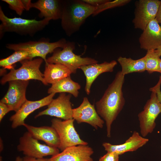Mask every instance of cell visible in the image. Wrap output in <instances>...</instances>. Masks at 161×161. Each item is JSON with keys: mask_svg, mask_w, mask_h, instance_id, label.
Segmentation results:
<instances>
[{"mask_svg": "<svg viewBox=\"0 0 161 161\" xmlns=\"http://www.w3.org/2000/svg\"><path fill=\"white\" fill-rule=\"evenodd\" d=\"M124 76L120 71L118 72L101 98L95 103L97 113L106 122L108 137L111 136L112 124L125 105V101L122 90Z\"/></svg>", "mask_w": 161, "mask_h": 161, "instance_id": "obj_1", "label": "cell"}, {"mask_svg": "<svg viewBox=\"0 0 161 161\" xmlns=\"http://www.w3.org/2000/svg\"><path fill=\"white\" fill-rule=\"evenodd\" d=\"M97 7L82 0H63L61 26L68 36L78 30L86 19L93 15Z\"/></svg>", "mask_w": 161, "mask_h": 161, "instance_id": "obj_2", "label": "cell"}, {"mask_svg": "<svg viewBox=\"0 0 161 161\" xmlns=\"http://www.w3.org/2000/svg\"><path fill=\"white\" fill-rule=\"evenodd\" d=\"M0 37L6 32H13L22 35L32 36L43 30L49 24L50 19L44 18L38 21L20 17L10 18L7 16L0 6Z\"/></svg>", "mask_w": 161, "mask_h": 161, "instance_id": "obj_3", "label": "cell"}, {"mask_svg": "<svg viewBox=\"0 0 161 161\" xmlns=\"http://www.w3.org/2000/svg\"><path fill=\"white\" fill-rule=\"evenodd\" d=\"M75 43L67 41L62 49H56L52 56L47 59L45 62L58 63L67 67L72 73H75L82 66L97 63L95 59L89 57L83 58L74 53Z\"/></svg>", "mask_w": 161, "mask_h": 161, "instance_id": "obj_4", "label": "cell"}, {"mask_svg": "<svg viewBox=\"0 0 161 161\" xmlns=\"http://www.w3.org/2000/svg\"><path fill=\"white\" fill-rule=\"evenodd\" d=\"M43 60V59L39 58L21 61V66L18 69L10 70V72L4 75L1 80V84L4 85L7 82L14 80L34 79L41 81L44 85H47L44 80L43 74L40 70Z\"/></svg>", "mask_w": 161, "mask_h": 161, "instance_id": "obj_5", "label": "cell"}, {"mask_svg": "<svg viewBox=\"0 0 161 161\" xmlns=\"http://www.w3.org/2000/svg\"><path fill=\"white\" fill-rule=\"evenodd\" d=\"M67 42L66 40L63 38L53 42L42 40L17 44H6V47L9 49L14 51L21 50L28 51L32 54L34 58L40 57L46 62L47 54L53 52L58 48L63 49Z\"/></svg>", "mask_w": 161, "mask_h": 161, "instance_id": "obj_6", "label": "cell"}, {"mask_svg": "<svg viewBox=\"0 0 161 161\" xmlns=\"http://www.w3.org/2000/svg\"><path fill=\"white\" fill-rule=\"evenodd\" d=\"M150 98L145 104L143 110L138 115L141 135L145 137L151 133L156 126L155 120L161 113V103L155 91H151Z\"/></svg>", "mask_w": 161, "mask_h": 161, "instance_id": "obj_7", "label": "cell"}, {"mask_svg": "<svg viewBox=\"0 0 161 161\" xmlns=\"http://www.w3.org/2000/svg\"><path fill=\"white\" fill-rule=\"evenodd\" d=\"M73 119L62 121L55 118L51 120V126L58 133L60 140L58 149L62 151L66 148L78 145H87L88 143L80 137L74 126Z\"/></svg>", "mask_w": 161, "mask_h": 161, "instance_id": "obj_8", "label": "cell"}, {"mask_svg": "<svg viewBox=\"0 0 161 161\" xmlns=\"http://www.w3.org/2000/svg\"><path fill=\"white\" fill-rule=\"evenodd\" d=\"M17 149L25 156L35 158L52 156L59 153L58 148L40 143L27 131L19 138Z\"/></svg>", "mask_w": 161, "mask_h": 161, "instance_id": "obj_9", "label": "cell"}, {"mask_svg": "<svg viewBox=\"0 0 161 161\" xmlns=\"http://www.w3.org/2000/svg\"><path fill=\"white\" fill-rule=\"evenodd\" d=\"M158 0H140L136 4L134 27L143 30L148 24L155 18L160 4Z\"/></svg>", "mask_w": 161, "mask_h": 161, "instance_id": "obj_10", "label": "cell"}, {"mask_svg": "<svg viewBox=\"0 0 161 161\" xmlns=\"http://www.w3.org/2000/svg\"><path fill=\"white\" fill-rule=\"evenodd\" d=\"M71 97V94L60 93L58 97L52 99L46 109L39 112L35 118L47 115L64 120L73 119V109L70 101Z\"/></svg>", "mask_w": 161, "mask_h": 161, "instance_id": "obj_11", "label": "cell"}, {"mask_svg": "<svg viewBox=\"0 0 161 161\" xmlns=\"http://www.w3.org/2000/svg\"><path fill=\"white\" fill-rule=\"evenodd\" d=\"M29 82V80H21L9 81L8 91L0 102L8 105L12 111H17L27 100L26 92Z\"/></svg>", "mask_w": 161, "mask_h": 161, "instance_id": "obj_12", "label": "cell"}, {"mask_svg": "<svg viewBox=\"0 0 161 161\" xmlns=\"http://www.w3.org/2000/svg\"><path fill=\"white\" fill-rule=\"evenodd\" d=\"M72 117L78 123H85L89 124L95 129L102 128L104 123L97 113L94 104L84 97L82 103L78 107L73 109Z\"/></svg>", "mask_w": 161, "mask_h": 161, "instance_id": "obj_13", "label": "cell"}, {"mask_svg": "<svg viewBox=\"0 0 161 161\" xmlns=\"http://www.w3.org/2000/svg\"><path fill=\"white\" fill-rule=\"evenodd\" d=\"M55 93H52L40 100L30 101L27 100L19 109L10 118L13 129L23 126L28 116L35 110L45 106H48L53 99Z\"/></svg>", "mask_w": 161, "mask_h": 161, "instance_id": "obj_14", "label": "cell"}, {"mask_svg": "<svg viewBox=\"0 0 161 161\" xmlns=\"http://www.w3.org/2000/svg\"><path fill=\"white\" fill-rule=\"evenodd\" d=\"M94 151L87 145H80L68 147L61 153L52 156L49 161H93Z\"/></svg>", "mask_w": 161, "mask_h": 161, "instance_id": "obj_15", "label": "cell"}, {"mask_svg": "<svg viewBox=\"0 0 161 161\" xmlns=\"http://www.w3.org/2000/svg\"><path fill=\"white\" fill-rule=\"evenodd\" d=\"M139 38L140 47L147 51L156 50L161 46V25L155 18L147 25Z\"/></svg>", "mask_w": 161, "mask_h": 161, "instance_id": "obj_16", "label": "cell"}, {"mask_svg": "<svg viewBox=\"0 0 161 161\" xmlns=\"http://www.w3.org/2000/svg\"><path fill=\"white\" fill-rule=\"evenodd\" d=\"M117 64L116 61L113 60L110 62L105 61L100 64L97 63L83 65L79 68L86 77L85 91L87 95L90 94L91 86L97 77L104 72H112Z\"/></svg>", "mask_w": 161, "mask_h": 161, "instance_id": "obj_17", "label": "cell"}, {"mask_svg": "<svg viewBox=\"0 0 161 161\" xmlns=\"http://www.w3.org/2000/svg\"><path fill=\"white\" fill-rule=\"evenodd\" d=\"M148 141V139L143 137L138 132L134 131L132 135L123 144L115 145L104 142L102 145L107 152H114L120 155L127 152L136 151L146 144Z\"/></svg>", "mask_w": 161, "mask_h": 161, "instance_id": "obj_18", "label": "cell"}, {"mask_svg": "<svg viewBox=\"0 0 161 161\" xmlns=\"http://www.w3.org/2000/svg\"><path fill=\"white\" fill-rule=\"evenodd\" d=\"M23 126L34 138L44 141L50 146L58 148L60 143L59 137L52 126L35 127L25 123Z\"/></svg>", "mask_w": 161, "mask_h": 161, "instance_id": "obj_19", "label": "cell"}, {"mask_svg": "<svg viewBox=\"0 0 161 161\" xmlns=\"http://www.w3.org/2000/svg\"><path fill=\"white\" fill-rule=\"evenodd\" d=\"M31 8L39 10L40 18L51 20L61 19L63 9V0H39L31 3Z\"/></svg>", "mask_w": 161, "mask_h": 161, "instance_id": "obj_20", "label": "cell"}, {"mask_svg": "<svg viewBox=\"0 0 161 161\" xmlns=\"http://www.w3.org/2000/svg\"><path fill=\"white\" fill-rule=\"evenodd\" d=\"M43 74L46 83L55 84L61 80L70 76L72 73L66 66L60 64L46 63Z\"/></svg>", "mask_w": 161, "mask_h": 161, "instance_id": "obj_21", "label": "cell"}, {"mask_svg": "<svg viewBox=\"0 0 161 161\" xmlns=\"http://www.w3.org/2000/svg\"><path fill=\"white\" fill-rule=\"evenodd\" d=\"M81 86L78 83L73 81L70 76L65 78L56 83L52 84L49 89L48 93H69L75 97H78Z\"/></svg>", "mask_w": 161, "mask_h": 161, "instance_id": "obj_22", "label": "cell"}, {"mask_svg": "<svg viewBox=\"0 0 161 161\" xmlns=\"http://www.w3.org/2000/svg\"><path fill=\"white\" fill-rule=\"evenodd\" d=\"M117 61L121 67V72L124 76L134 72H141L146 71L144 56L136 60L120 56Z\"/></svg>", "mask_w": 161, "mask_h": 161, "instance_id": "obj_23", "label": "cell"}, {"mask_svg": "<svg viewBox=\"0 0 161 161\" xmlns=\"http://www.w3.org/2000/svg\"><path fill=\"white\" fill-rule=\"evenodd\" d=\"M34 58L32 54L27 51L18 50L8 57L0 61V66L4 69H12L16 63L25 60H32Z\"/></svg>", "mask_w": 161, "mask_h": 161, "instance_id": "obj_24", "label": "cell"}, {"mask_svg": "<svg viewBox=\"0 0 161 161\" xmlns=\"http://www.w3.org/2000/svg\"><path fill=\"white\" fill-rule=\"evenodd\" d=\"M145 60V70L149 74L154 72H160V56L155 50L147 51L144 56Z\"/></svg>", "mask_w": 161, "mask_h": 161, "instance_id": "obj_25", "label": "cell"}, {"mask_svg": "<svg viewBox=\"0 0 161 161\" xmlns=\"http://www.w3.org/2000/svg\"><path fill=\"white\" fill-rule=\"evenodd\" d=\"M130 1L129 0H115L112 1L109 0L97 7L92 15L95 16L106 10L123 6L128 3Z\"/></svg>", "mask_w": 161, "mask_h": 161, "instance_id": "obj_26", "label": "cell"}, {"mask_svg": "<svg viewBox=\"0 0 161 161\" xmlns=\"http://www.w3.org/2000/svg\"><path fill=\"white\" fill-rule=\"evenodd\" d=\"M9 5V7L15 11L16 14L21 16L25 10L21 0H2Z\"/></svg>", "mask_w": 161, "mask_h": 161, "instance_id": "obj_27", "label": "cell"}, {"mask_svg": "<svg viewBox=\"0 0 161 161\" xmlns=\"http://www.w3.org/2000/svg\"><path fill=\"white\" fill-rule=\"evenodd\" d=\"M119 155L114 152H107L100 158L99 161H119Z\"/></svg>", "mask_w": 161, "mask_h": 161, "instance_id": "obj_28", "label": "cell"}, {"mask_svg": "<svg viewBox=\"0 0 161 161\" xmlns=\"http://www.w3.org/2000/svg\"><path fill=\"white\" fill-rule=\"evenodd\" d=\"M12 111V109L6 104L0 102V122L5 115L8 112Z\"/></svg>", "mask_w": 161, "mask_h": 161, "instance_id": "obj_29", "label": "cell"}, {"mask_svg": "<svg viewBox=\"0 0 161 161\" xmlns=\"http://www.w3.org/2000/svg\"><path fill=\"white\" fill-rule=\"evenodd\" d=\"M161 84V76H160L159 80L157 84L154 87L150 88V91H154L156 94L157 97L159 101L161 103V91L160 86Z\"/></svg>", "mask_w": 161, "mask_h": 161, "instance_id": "obj_30", "label": "cell"}, {"mask_svg": "<svg viewBox=\"0 0 161 161\" xmlns=\"http://www.w3.org/2000/svg\"><path fill=\"white\" fill-rule=\"evenodd\" d=\"M85 3L92 6L97 7L109 0H82Z\"/></svg>", "mask_w": 161, "mask_h": 161, "instance_id": "obj_31", "label": "cell"}, {"mask_svg": "<svg viewBox=\"0 0 161 161\" xmlns=\"http://www.w3.org/2000/svg\"><path fill=\"white\" fill-rule=\"evenodd\" d=\"M22 158L23 161H49L48 159L44 158H35L25 156Z\"/></svg>", "mask_w": 161, "mask_h": 161, "instance_id": "obj_32", "label": "cell"}, {"mask_svg": "<svg viewBox=\"0 0 161 161\" xmlns=\"http://www.w3.org/2000/svg\"><path fill=\"white\" fill-rule=\"evenodd\" d=\"M25 10H29L31 8V1L30 0H21Z\"/></svg>", "mask_w": 161, "mask_h": 161, "instance_id": "obj_33", "label": "cell"}, {"mask_svg": "<svg viewBox=\"0 0 161 161\" xmlns=\"http://www.w3.org/2000/svg\"><path fill=\"white\" fill-rule=\"evenodd\" d=\"M155 19L159 24H161V1Z\"/></svg>", "mask_w": 161, "mask_h": 161, "instance_id": "obj_34", "label": "cell"}, {"mask_svg": "<svg viewBox=\"0 0 161 161\" xmlns=\"http://www.w3.org/2000/svg\"><path fill=\"white\" fill-rule=\"evenodd\" d=\"M155 51L160 57L161 56V46L155 50Z\"/></svg>", "mask_w": 161, "mask_h": 161, "instance_id": "obj_35", "label": "cell"}, {"mask_svg": "<svg viewBox=\"0 0 161 161\" xmlns=\"http://www.w3.org/2000/svg\"><path fill=\"white\" fill-rule=\"evenodd\" d=\"M15 161H23V158L18 156L16 158Z\"/></svg>", "mask_w": 161, "mask_h": 161, "instance_id": "obj_36", "label": "cell"}, {"mask_svg": "<svg viewBox=\"0 0 161 161\" xmlns=\"http://www.w3.org/2000/svg\"><path fill=\"white\" fill-rule=\"evenodd\" d=\"M160 73H161V59H160L159 62Z\"/></svg>", "mask_w": 161, "mask_h": 161, "instance_id": "obj_37", "label": "cell"}, {"mask_svg": "<svg viewBox=\"0 0 161 161\" xmlns=\"http://www.w3.org/2000/svg\"><path fill=\"white\" fill-rule=\"evenodd\" d=\"M160 148H161V146H160Z\"/></svg>", "mask_w": 161, "mask_h": 161, "instance_id": "obj_38", "label": "cell"}]
</instances>
